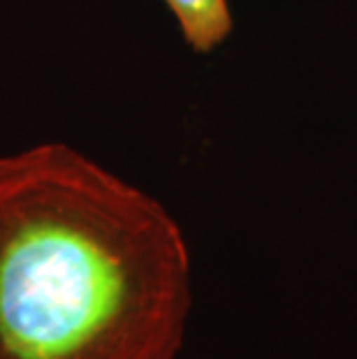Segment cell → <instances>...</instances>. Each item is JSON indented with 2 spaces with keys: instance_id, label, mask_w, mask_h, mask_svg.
Instances as JSON below:
<instances>
[{
  "instance_id": "cell-2",
  "label": "cell",
  "mask_w": 357,
  "mask_h": 359,
  "mask_svg": "<svg viewBox=\"0 0 357 359\" xmlns=\"http://www.w3.org/2000/svg\"><path fill=\"white\" fill-rule=\"evenodd\" d=\"M174 14L188 47L209 53L232 33V12L227 0H163Z\"/></svg>"
},
{
  "instance_id": "cell-1",
  "label": "cell",
  "mask_w": 357,
  "mask_h": 359,
  "mask_svg": "<svg viewBox=\"0 0 357 359\" xmlns=\"http://www.w3.org/2000/svg\"><path fill=\"white\" fill-rule=\"evenodd\" d=\"M188 311L161 202L67 144L0 158V359H177Z\"/></svg>"
}]
</instances>
